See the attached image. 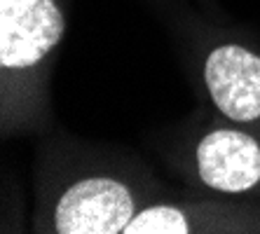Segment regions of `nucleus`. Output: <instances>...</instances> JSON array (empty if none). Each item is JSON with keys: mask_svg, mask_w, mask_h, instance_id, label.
I'll return each mask as SVG.
<instances>
[{"mask_svg": "<svg viewBox=\"0 0 260 234\" xmlns=\"http://www.w3.org/2000/svg\"><path fill=\"white\" fill-rule=\"evenodd\" d=\"M202 84L223 120L260 133V52L220 40L204 52Z\"/></svg>", "mask_w": 260, "mask_h": 234, "instance_id": "nucleus-5", "label": "nucleus"}, {"mask_svg": "<svg viewBox=\"0 0 260 234\" xmlns=\"http://www.w3.org/2000/svg\"><path fill=\"white\" fill-rule=\"evenodd\" d=\"M124 234H260V202L167 197L141 209Z\"/></svg>", "mask_w": 260, "mask_h": 234, "instance_id": "nucleus-4", "label": "nucleus"}, {"mask_svg": "<svg viewBox=\"0 0 260 234\" xmlns=\"http://www.w3.org/2000/svg\"><path fill=\"white\" fill-rule=\"evenodd\" d=\"M148 169L89 150L54 152L40 174L33 232L124 234L141 209L167 199Z\"/></svg>", "mask_w": 260, "mask_h": 234, "instance_id": "nucleus-1", "label": "nucleus"}, {"mask_svg": "<svg viewBox=\"0 0 260 234\" xmlns=\"http://www.w3.org/2000/svg\"><path fill=\"white\" fill-rule=\"evenodd\" d=\"M68 0H0V131H43Z\"/></svg>", "mask_w": 260, "mask_h": 234, "instance_id": "nucleus-2", "label": "nucleus"}, {"mask_svg": "<svg viewBox=\"0 0 260 234\" xmlns=\"http://www.w3.org/2000/svg\"><path fill=\"white\" fill-rule=\"evenodd\" d=\"M174 157L194 187L260 202V133L220 117L197 129Z\"/></svg>", "mask_w": 260, "mask_h": 234, "instance_id": "nucleus-3", "label": "nucleus"}]
</instances>
